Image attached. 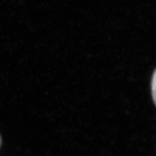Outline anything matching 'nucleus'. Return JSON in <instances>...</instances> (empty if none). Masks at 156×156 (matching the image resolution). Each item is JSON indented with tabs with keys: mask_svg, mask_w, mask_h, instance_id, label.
<instances>
[{
	"mask_svg": "<svg viewBox=\"0 0 156 156\" xmlns=\"http://www.w3.org/2000/svg\"><path fill=\"white\" fill-rule=\"evenodd\" d=\"M156 74L155 71L154 73L153 78L152 81V96H153V100L154 101V103H155V85H156Z\"/></svg>",
	"mask_w": 156,
	"mask_h": 156,
	"instance_id": "obj_1",
	"label": "nucleus"
},
{
	"mask_svg": "<svg viewBox=\"0 0 156 156\" xmlns=\"http://www.w3.org/2000/svg\"><path fill=\"white\" fill-rule=\"evenodd\" d=\"M1 145H2V137L1 136H0V146H1Z\"/></svg>",
	"mask_w": 156,
	"mask_h": 156,
	"instance_id": "obj_2",
	"label": "nucleus"
}]
</instances>
